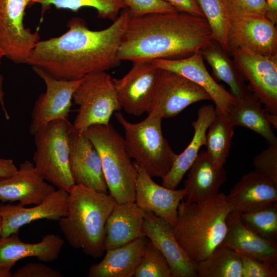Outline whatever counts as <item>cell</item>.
<instances>
[{
  "mask_svg": "<svg viewBox=\"0 0 277 277\" xmlns=\"http://www.w3.org/2000/svg\"><path fill=\"white\" fill-rule=\"evenodd\" d=\"M130 17L125 8L109 27L100 30L90 29L82 18L72 17L64 34L38 41L26 64L64 81L117 67L122 38Z\"/></svg>",
  "mask_w": 277,
  "mask_h": 277,
  "instance_id": "cell-1",
  "label": "cell"
},
{
  "mask_svg": "<svg viewBox=\"0 0 277 277\" xmlns=\"http://www.w3.org/2000/svg\"><path fill=\"white\" fill-rule=\"evenodd\" d=\"M205 17L181 12L130 17L118 56L122 61L178 59L201 50L212 41Z\"/></svg>",
  "mask_w": 277,
  "mask_h": 277,
  "instance_id": "cell-2",
  "label": "cell"
},
{
  "mask_svg": "<svg viewBox=\"0 0 277 277\" xmlns=\"http://www.w3.org/2000/svg\"><path fill=\"white\" fill-rule=\"evenodd\" d=\"M116 204L110 194L75 184L69 192L67 214L58 221L69 245L95 259L101 257L106 222Z\"/></svg>",
  "mask_w": 277,
  "mask_h": 277,
  "instance_id": "cell-3",
  "label": "cell"
},
{
  "mask_svg": "<svg viewBox=\"0 0 277 277\" xmlns=\"http://www.w3.org/2000/svg\"><path fill=\"white\" fill-rule=\"evenodd\" d=\"M231 211L223 192L200 203L181 202L172 229L179 244L194 263L205 259L222 243Z\"/></svg>",
  "mask_w": 277,
  "mask_h": 277,
  "instance_id": "cell-4",
  "label": "cell"
},
{
  "mask_svg": "<svg viewBox=\"0 0 277 277\" xmlns=\"http://www.w3.org/2000/svg\"><path fill=\"white\" fill-rule=\"evenodd\" d=\"M115 116L124 129L125 148L130 158L152 177H164L177 154L163 135L162 118L148 114L143 121L133 123L120 112Z\"/></svg>",
  "mask_w": 277,
  "mask_h": 277,
  "instance_id": "cell-5",
  "label": "cell"
},
{
  "mask_svg": "<svg viewBox=\"0 0 277 277\" xmlns=\"http://www.w3.org/2000/svg\"><path fill=\"white\" fill-rule=\"evenodd\" d=\"M83 133L100 154L109 194L117 203L135 202L136 171L124 137L110 123L91 126Z\"/></svg>",
  "mask_w": 277,
  "mask_h": 277,
  "instance_id": "cell-6",
  "label": "cell"
},
{
  "mask_svg": "<svg viewBox=\"0 0 277 277\" xmlns=\"http://www.w3.org/2000/svg\"><path fill=\"white\" fill-rule=\"evenodd\" d=\"M68 118L54 120L33 135V163L42 177L57 189L69 192L75 184L69 167L70 133Z\"/></svg>",
  "mask_w": 277,
  "mask_h": 277,
  "instance_id": "cell-7",
  "label": "cell"
},
{
  "mask_svg": "<svg viewBox=\"0 0 277 277\" xmlns=\"http://www.w3.org/2000/svg\"><path fill=\"white\" fill-rule=\"evenodd\" d=\"M72 100L78 106L72 126L81 132L94 125L109 124L112 114L122 109L113 78L106 71L83 77Z\"/></svg>",
  "mask_w": 277,
  "mask_h": 277,
  "instance_id": "cell-8",
  "label": "cell"
},
{
  "mask_svg": "<svg viewBox=\"0 0 277 277\" xmlns=\"http://www.w3.org/2000/svg\"><path fill=\"white\" fill-rule=\"evenodd\" d=\"M250 91L264 106L268 117L277 127V54L263 55L244 49L230 54Z\"/></svg>",
  "mask_w": 277,
  "mask_h": 277,
  "instance_id": "cell-9",
  "label": "cell"
},
{
  "mask_svg": "<svg viewBox=\"0 0 277 277\" xmlns=\"http://www.w3.org/2000/svg\"><path fill=\"white\" fill-rule=\"evenodd\" d=\"M33 0H0V45L4 56L15 64H26L41 40L38 31L24 25L25 10Z\"/></svg>",
  "mask_w": 277,
  "mask_h": 277,
  "instance_id": "cell-10",
  "label": "cell"
},
{
  "mask_svg": "<svg viewBox=\"0 0 277 277\" xmlns=\"http://www.w3.org/2000/svg\"><path fill=\"white\" fill-rule=\"evenodd\" d=\"M132 66L123 77L113 78L122 109L129 114L140 116L149 111L161 72L153 60L132 62Z\"/></svg>",
  "mask_w": 277,
  "mask_h": 277,
  "instance_id": "cell-11",
  "label": "cell"
},
{
  "mask_svg": "<svg viewBox=\"0 0 277 277\" xmlns=\"http://www.w3.org/2000/svg\"><path fill=\"white\" fill-rule=\"evenodd\" d=\"M212 100L202 88L172 71L161 69L153 100L148 114L163 118L178 115L190 105Z\"/></svg>",
  "mask_w": 277,
  "mask_h": 277,
  "instance_id": "cell-12",
  "label": "cell"
},
{
  "mask_svg": "<svg viewBox=\"0 0 277 277\" xmlns=\"http://www.w3.org/2000/svg\"><path fill=\"white\" fill-rule=\"evenodd\" d=\"M34 72L44 82L46 91L36 100L31 112L30 133L33 135L49 122L68 118L73 93L82 79L72 81L54 78L37 67H32Z\"/></svg>",
  "mask_w": 277,
  "mask_h": 277,
  "instance_id": "cell-13",
  "label": "cell"
},
{
  "mask_svg": "<svg viewBox=\"0 0 277 277\" xmlns=\"http://www.w3.org/2000/svg\"><path fill=\"white\" fill-rule=\"evenodd\" d=\"M229 54L236 49L263 55L277 54V30L265 15L230 16Z\"/></svg>",
  "mask_w": 277,
  "mask_h": 277,
  "instance_id": "cell-14",
  "label": "cell"
},
{
  "mask_svg": "<svg viewBox=\"0 0 277 277\" xmlns=\"http://www.w3.org/2000/svg\"><path fill=\"white\" fill-rule=\"evenodd\" d=\"M69 192L56 189L38 204L25 207L19 204H0L1 238L19 232L23 226L34 221L47 219L58 221L66 215Z\"/></svg>",
  "mask_w": 277,
  "mask_h": 277,
  "instance_id": "cell-15",
  "label": "cell"
},
{
  "mask_svg": "<svg viewBox=\"0 0 277 277\" xmlns=\"http://www.w3.org/2000/svg\"><path fill=\"white\" fill-rule=\"evenodd\" d=\"M69 142V167L75 184L107 193L101 159L91 141L72 126Z\"/></svg>",
  "mask_w": 277,
  "mask_h": 277,
  "instance_id": "cell-16",
  "label": "cell"
},
{
  "mask_svg": "<svg viewBox=\"0 0 277 277\" xmlns=\"http://www.w3.org/2000/svg\"><path fill=\"white\" fill-rule=\"evenodd\" d=\"M133 163L136 171L135 203L144 211L154 213L173 227L176 222L179 205L185 195V189H170L159 185L137 164Z\"/></svg>",
  "mask_w": 277,
  "mask_h": 277,
  "instance_id": "cell-17",
  "label": "cell"
},
{
  "mask_svg": "<svg viewBox=\"0 0 277 277\" xmlns=\"http://www.w3.org/2000/svg\"><path fill=\"white\" fill-rule=\"evenodd\" d=\"M203 60L201 50H198L184 58H158L153 60V63L157 68L176 73L200 86L210 95L215 109L227 115L234 96L211 76Z\"/></svg>",
  "mask_w": 277,
  "mask_h": 277,
  "instance_id": "cell-18",
  "label": "cell"
},
{
  "mask_svg": "<svg viewBox=\"0 0 277 277\" xmlns=\"http://www.w3.org/2000/svg\"><path fill=\"white\" fill-rule=\"evenodd\" d=\"M144 231L145 236L164 256L172 277L197 276L194 263L179 244L167 222L151 212L145 211Z\"/></svg>",
  "mask_w": 277,
  "mask_h": 277,
  "instance_id": "cell-19",
  "label": "cell"
},
{
  "mask_svg": "<svg viewBox=\"0 0 277 277\" xmlns=\"http://www.w3.org/2000/svg\"><path fill=\"white\" fill-rule=\"evenodd\" d=\"M38 172L33 163L25 161L11 176L0 179V201H18L25 206L41 203L56 190Z\"/></svg>",
  "mask_w": 277,
  "mask_h": 277,
  "instance_id": "cell-20",
  "label": "cell"
},
{
  "mask_svg": "<svg viewBox=\"0 0 277 277\" xmlns=\"http://www.w3.org/2000/svg\"><path fill=\"white\" fill-rule=\"evenodd\" d=\"M227 230L222 244L238 253L277 266L276 243L252 229L240 213L230 212L227 218Z\"/></svg>",
  "mask_w": 277,
  "mask_h": 277,
  "instance_id": "cell-21",
  "label": "cell"
},
{
  "mask_svg": "<svg viewBox=\"0 0 277 277\" xmlns=\"http://www.w3.org/2000/svg\"><path fill=\"white\" fill-rule=\"evenodd\" d=\"M226 199L231 212L242 213L277 201V184L256 172L244 174L232 187Z\"/></svg>",
  "mask_w": 277,
  "mask_h": 277,
  "instance_id": "cell-22",
  "label": "cell"
},
{
  "mask_svg": "<svg viewBox=\"0 0 277 277\" xmlns=\"http://www.w3.org/2000/svg\"><path fill=\"white\" fill-rule=\"evenodd\" d=\"M64 241L57 234L48 233L36 243L22 242L18 232L0 238V268L10 270L16 263L23 259L36 257L46 263L52 262L59 256Z\"/></svg>",
  "mask_w": 277,
  "mask_h": 277,
  "instance_id": "cell-23",
  "label": "cell"
},
{
  "mask_svg": "<svg viewBox=\"0 0 277 277\" xmlns=\"http://www.w3.org/2000/svg\"><path fill=\"white\" fill-rule=\"evenodd\" d=\"M144 215L135 202L117 203L105 224V251L145 237Z\"/></svg>",
  "mask_w": 277,
  "mask_h": 277,
  "instance_id": "cell-24",
  "label": "cell"
},
{
  "mask_svg": "<svg viewBox=\"0 0 277 277\" xmlns=\"http://www.w3.org/2000/svg\"><path fill=\"white\" fill-rule=\"evenodd\" d=\"M226 180L224 167H217L206 151L200 152L184 182V201L200 203L209 199L219 192Z\"/></svg>",
  "mask_w": 277,
  "mask_h": 277,
  "instance_id": "cell-25",
  "label": "cell"
},
{
  "mask_svg": "<svg viewBox=\"0 0 277 277\" xmlns=\"http://www.w3.org/2000/svg\"><path fill=\"white\" fill-rule=\"evenodd\" d=\"M215 112L212 105H204L200 108L196 120L192 123L194 129L192 138L184 150L177 154L170 170L162 179V185L170 189L176 188L196 160L200 148L205 145L206 133L214 119Z\"/></svg>",
  "mask_w": 277,
  "mask_h": 277,
  "instance_id": "cell-26",
  "label": "cell"
},
{
  "mask_svg": "<svg viewBox=\"0 0 277 277\" xmlns=\"http://www.w3.org/2000/svg\"><path fill=\"white\" fill-rule=\"evenodd\" d=\"M147 240L146 237H142L120 247L106 250L103 259L90 266L88 276H134Z\"/></svg>",
  "mask_w": 277,
  "mask_h": 277,
  "instance_id": "cell-27",
  "label": "cell"
},
{
  "mask_svg": "<svg viewBox=\"0 0 277 277\" xmlns=\"http://www.w3.org/2000/svg\"><path fill=\"white\" fill-rule=\"evenodd\" d=\"M260 100L250 91L240 98L234 97L227 115L233 125L247 128L263 137L268 145H277V137L267 113Z\"/></svg>",
  "mask_w": 277,
  "mask_h": 277,
  "instance_id": "cell-28",
  "label": "cell"
},
{
  "mask_svg": "<svg viewBox=\"0 0 277 277\" xmlns=\"http://www.w3.org/2000/svg\"><path fill=\"white\" fill-rule=\"evenodd\" d=\"M201 52L210 65L214 76L228 85L229 92L234 97L240 98L250 91L233 60L217 42L213 40Z\"/></svg>",
  "mask_w": 277,
  "mask_h": 277,
  "instance_id": "cell-29",
  "label": "cell"
},
{
  "mask_svg": "<svg viewBox=\"0 0 277 277\" xmlns=\"http://www.w3.org/2000/svg\"><path fill=\"white\" fill-rule=\"evenodd\" d=\"M215 115L207 132L205 145L214 164L222 168L227 161L234 135V127L228 115L215 108Z\"/></svg>",
  "mask_w": 277,
  "mask_h": 277,
  "instance_id": "cell-30",
  "label": "cell"
},
{
  "mask_svg": "<svg viewBox=\"0 0 277 277\" xmlns=\"http://www.w3.org/2000/svg\"><path fill=\"white\" fill-rule=\"evenodd\" d=\"M199 277H242L238 253L221 244L205 259L194 263Z\"/></svg>",
  "mask_w": 277,
  "mask_h": 277,
  "instance_id": "cell-31",
  "label": "cell"
},
{
  "mask_svg": "<svg viewBox=\"0 0 277 277\" xmlns=\"http://www.w3.org/2000/svg\"><path fill=\"white\" fill-rule=\"evenodd\" d=\"M41 5L42 16L51 6L56 9L77 11L83 7L96 10L99 18L114 21L121 10L127 8L124 0H33Z\"/></svg>",
  "mask_w": 277,
  "mask_h": 277,
  "instance_id": "cell-32",
  "label": "cell"
},
{
  "mask_svg": "<svg viewBox=\"0 0 277 277\" xmlns=\"http://www.w3.org/2000/svg\"><path fill=\"white\" fill-rule=\"evenodd\" d=\"M202 10L212 32L213 39L229 54V14L225 0H194Z\"/></svg>",
  "mask_w": 277,
  "mask_h": 277,
  "instance_id": "cell-33",
  "label": "cell"
},
{
  "mask_svg": "<svg viewBox=\"0 0 277 277\" xmlns=\"http://www.w3.org/2000/svg\"><path fill=\"white\" fill-rule=\"evenodd\" d=\"M242 219L263 238L275 243L277 239L276 202L240 214Z\"/></svg>",
  "mask_w": 277,
  "mask_h": 277,
  "instance_id": "cell-34",
  "label": "cell"
},
{
  "mask_svg": "<svg viewBox=\"0 0 277 277\" xmlns=\"http://www.w3.org/2000/svg\"><path fill=\"white\" fill-rule=\"evenodd\" d=\"M135 277H172L171 272L159 249L147 239Z\"/></svg>",
  "mask_w": 277,
  "mask_h": 277,
  "instance_id": "cell-35",
  "label": "cell"
},
{
  "mask_svg": "<svg viewBox=\"0 0 277 277\" xmlns=\"http://www.w3.org/2000/svg\"><path fill=\"white\" fill-rule=\"evenodd\" d=\"M131 17L177 12L176 9L164 0H124Z\"/></svg>",
  "mask_w": 277,
  "mask_h": 277,
  "instance_id": "cell-36",
  "label": "cell"
},
{
  "mask_svg": "<svg viewBox=\"0 0 277 277\" xmlns=\"http://www.w3.org/2000/svg\"><path fill=\"white\" fill-rule=\"evenodd\" d=\"M252 165L255 171L277 184V145H268L254 157Z\"/></svg>",
  "mask_w": 277,
  "mask_h": 277,
  "instance_id": "cell-37",
  "label": "cell"
},
{
  "mask_svg": "<svg viewBox=\"0 0 277 277\" xmlns=\"http://www.w3.org/2000/svg\"><path fill=\"white\" fill-rule=\"evenodd\" d=\"M229 16L265 15V0H225Z\"/></svg>",
  "mask_w": 277,
  "mask_h": 277,
  "instance_id": "cell-38",
  "label": "cell"
},
{
  "mask_svg": "<svg viewBox=\"0 0 277 277\" xmlns=\"http://www.w3.org/2000/svg\"><path fill=\"white\" fill-rule=\"evenodd\" d=\"M241 259L242 277H276L277 266L238 253Z\"/></svg>",
  "mask_w": 277,
  "mask_h": 277,
  "instance_id": "cell-39",
  "label": "cell"
},
{
  "mask_svg": "<svg viewBox=\"0 0 277 277\" xmlns=\"http://www.w3.org/2000/svg\"><path fill=\"white\" fill-rule=\"evenodd\" d=\"M57 270L46 265L29 262L22 266L13 274V277H62Z\"/></svg>",
  "mask_w": 277,
  "mask_h": 277,
  "instance_id": "cell-40",
  "label": "cell"
},
{
  "mask_svg": "<svg viewBox=\"0 0 277 277\" xmlns=\"http://www.w3.org/2000/svg\"><path fill=\"white\" fill-rule=\"evenodd\" d=\"M164 1L171 5L179 12L205 17L202 10L194 0Z\"/></svg>",
  "mask_w": 277,
  "mask_h": 277,
  "instance_id": "cell-41",
  "label": "cell"
},
{
  "mask_svg": "<svg viewBox=\"0 0 277 277\" xmlns=\"http://www.w3.org/2000/svg\"><path fill=\"white\" fill-rule=\"evenodd\" d=\"M17 169L12 160L0 157V179L11 176Z\"/></svg>",
  "mask_w": 277,
  "mask_h": 277,
  "instance_id": "cell-42",
  "label": "cell"
},
{
  "mask_svg": "<svg viewBox=\"0 0 277 277\" xmlns=\"http://www.w3.org/2000/svg\"><path fill=\"white\" fill-rule=\"evenodd\" d=\"M267 5L266 16L274 24L277 23V0H265Z\"/></svg>",
  "mask_w": 277,
  "mask_h": 277,
  "instance_id": "cell-43",
  "label": "cell"
},
{
  "mask_svg": "<svg viewBox=\"0 0 277 277\" xmlns=\"http://www.w3.org/2000/svg\"><path fill=\"white\" fill-rule=\"evenodd\" d=\"M3 57H4V53L0 45V65L2 58ZM3 77L0 73V104L2 106L6 119L7 121H9L10 120V115L5 107L4 100L5 93L3 89Z\"/></svg>",
  "mask_w": 277,
  "mask_h": 277,
  "instance_id": "cell-44",
  "label": "cell"
},
{
  "mask_svg": "<svg viewBox=\"0 0 277 277\" xmlns=\"http://www.w3.org/2000/svg\"><path fill=\"white\" fill-rule=\"evenodd\" d=\"M13 274L10 270L2 269L0 268V277H12Z\"/></svg>",
  "mask_w": 277,
  "mask_h": 277,
  "instance_id": "cell-45",
  "label": "cell"
},
{
  "mask_svg": "<svg viewBox=\"0 0 277 277\" xmlns=\"http://www.w3.org/2000/svg\"><path fill=\"white\" fill-rule=\"evenodd\" d=\"M1 233H2V223H1V219L0 216V238L1 237Z\"/></svg>",
  "mask_w": 277,
  "mask_h": 277,
  "instance_id": "cell-46",
  "label": "cell"
}]
</instances>
